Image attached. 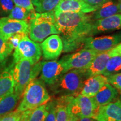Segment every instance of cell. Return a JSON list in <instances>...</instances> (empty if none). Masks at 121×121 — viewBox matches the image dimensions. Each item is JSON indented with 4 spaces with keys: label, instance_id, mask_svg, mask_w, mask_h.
Returning a JSON list of instances; mask_svg holds the SVG:
<instances>
[{
    "label": "cell",
    "instance_id": "obj_28",
    "mask_svg": "<svg viewBox=\"0 0 121 121\" xmlns=\"http://www.w3.org/2000/svg\"><path fill=\"white\" fill-rule=\"evenodd\" d=\"M23 112L17 109L13 110L11 112L0 117V121H21Z\"/></svg>",
    "mask_w": 121,
    "mask_h": 121
},
{
    "label": "cell",
    "instance_id": "obj_40",
    "mask_svg": "<svg viewBox=\"0 0 121 121\" xmlns=\"http://www.w3.org/2000/svg\"><path fill=\"white\" fill-rule=\"evenodd\" d=\"M119 100H121V95H120V98H119Z\"/></svg>",
    "mask_w": 121,
    "mask_h": 121
},
{
    "label": "cell",
    "instance_id": "obj_3",
    "mask_svg": "<svg viewBox=\"0 0 121 121\" xmlns=\"http://www.w3.org/2000/svg\"><path fill=\"white\" fill-rule=\"evenodd\" d=\"M54 10L46 13L35 12L29 20L30 38L35 42H42L52 34H58L55 24Z\"/></svg>",
    "mask_w": 121,
    "mask_h": 121
},
{
    "label": "cell",
    "instance_id": "obj_4",
    "mask_svg": "<svg viewBox=\"0 0 121 121\" xmlns=\"http://www.w3.org/2000/svg\"><path fill=\"white\" fill-rule=\"evenodd\" d=\"M22 98V100L16 108L20 112L33 110L48 103L51 99L44 83L40 79L37 78H35L29 83Z\"/></svg>",
    "mask_w": 121,
    "mask_h": 121
},
{
    "label": "cell",
    "instance_id": "obj_41",
    "mask_svg": "<svg viewBox=\"0 0 121 121\" xmlns=\"http://www.w3.org/2000/svg\"><path fill=\"white\" fill-rule=\"evenodd\" d=\"M0 117H1V116H0Z\"/></svg>",
    "mask_w": 121,
    "mask_h": 121
},
{
    "label": "cell",
    "instance_id": "obj_8",
    "mask_svg": "<svg viewBox=\"0 0 121 121\" xmlns=\"http://www.w3.org/2000/svg\"><path fill=\"white\" fill-rule=\"evenodd\" d=\"M69 71L63 58L60 60L42 61L40 80L44 84L52 85L63 74Z\"/></svg>",
    "mask_w": 121,
    "mask_h": 121
},
{
    "label": "cell",
    "instance_id": "obj_5",
    "mask_svg": "<svg viewBox=\"0 0 121 121\" xmlns=\"http://www.w3.org/2000/svg\"><path fill=\"white\" fill-rule=\"evenodd\" d=\"M13 75L14 81V92L20 99L25 87L41 71L42 62L33 65L29 60L21 59L13 64Z\"/></svg>",
    "mask_w": 121,
    "mask_h": 121
},
{
    "label": "cell",
    "instance_id": "obj_1",
    "mask_svg": "<svg viewBox=\"0 0 121 121\" xmlns=\"http://www.w3.org/2000/svg\"><path fill=\"white\" fill-rule=\"evenodd\" d=\"M86 13L61 12L55 13V24L63 43V51L72 52L84 46L90 36L92 15Z\"/></svg>",
    "mask_w": 121,
    "mask_h": 121
},
{
    "label": "cell",
    "instance_id": "obj_15",
    "mask_svg": "<svg viewBox=\"0 0 121 121\" xmlns=\"http://www.w3.org/2000/svg\"><path fill=\"white\" fill-rule=\"evenodd\" d=\"M96 10V8L89 5L83 0H61L54 9V12L55 13L61 12L89 13Z\"/></svg>",
    "mask_w": 121,
    "mask_h": 121
},
{
    "label": "cell",
    "instance_id": "obj_31",
    "mask_svg": "<svg viewBox=\"0 0 121 121\" xmlns=\"http://www.w3.org/2000/svg\"><path fill=\"white\" fill-rule=\"evenodd\" d=\"M14 6L13 0H0V10L4 15H9Z\"/></svg>",
    "mask_w": 121,
    "mask_h": 121
},
{
    "label": "cell",
    "instance_id": "obj_14",
    "mask_svg": "<svg viewBox=\"0 0 121 121\" xmlns=\"http://www.w3.org/2000/svg\"><path fill=\"white\" fill-rule=\"evenodd\" d=\"M98 121H121V100L100 106L94 118Z\"/></svg>",
    "mask_w": 121,
    "mask_h": 121
},
{
    "label": "cell",
    "instance_id": "obj_17",
    "mask_svg": "<svg viewBox=\"0 0 121 121\" xmlns=\"http://www.w3.org/2000/svg\"><path fill=\"white\" fill-rule=\"evenodd\" d=\"M107 82V78L104 75H98L90 77L85 82L80 94L87 97H94Z\"/></svg>",
    "mask_w": 121,
    "mask_h": 121
},
{
    "label": "cell",
    "instance_id": "obj_24",
    "mask_svg": "<svg viewBox=\"0 0 121 121\" xmlns=\"http://www.w3.org/2000/svg\"><path fill=\"white\" fill-rule=\"evenodd\" d=\"M57 112L56 121H67L69 116L67 96L58 97L57 100Z\"/></svg>",
    "mask_w": 121,
    "mask_h": 121
},
{
    "label": "cell",
    "instance_id": "obj_12",
    "mask_svg": "<svg viewBox=\"0 0 121 121\" xmlns=\"http://www.w3.org/2000/svg\"><path fill=\"white\" fill-rule=\"evenodd\" d=\"M40 47L45 60H56L63 51L62 40L60 35L52 34L42 42Z\"/></svg>",
    "mask_w": 121,
    "mask_h": 121
},
{
    "label": "cell",
    "instance_id": "obj_13",
    "mask_svg": "<svg viewBox=\"0 0 121 121\" xmlns=\"http://www.w3.org/2000/svg\"><path fill=\"white\" fill-rule=\"evenodd\" d=\"M119 30H121V15L116 14L93 22L90 36Z\"/></svg>",
    "mask_w": 121,
    "mask_h": 121
},
{
    "label": "cell",
    "instance_id": "obj_6",
    "mask_svg": "<svg viewBox=\"0 0 121 121\" xmlns=\"http://www.w3.org/2000/svg\"><path fill=\"white\" fill-rule=\"evenodd\" d=\"M69 112L78 118H94L100 106L94 97H87L79 94L75 96H67Z\"/></svg>",
    "mask_w": 121,
    "mask_h": 121
},
{
    "label": "cell",
    "instance_id": "obj_10",
    "mask_svg": "<svg viewBox=\"0 0 121 121\" xmlns=\"http://www.w3.org/2000/svg\"><path fill=\"white\" fill-rule=\"evenodd\" d=\"M98 53V52L93 49L83 48L73 54L65 56L62 58L69 71L73 69H87Z\"/></svg>",
    "mask_w": 121,
    "mask_h": 121
},
{
    "label": "cell",
    "instance_id": "obj_11",
    "mask_svg": "<svg viewBox=\"0 0 121 121\" xmlns=\"http://www.w3.org/2000/svg\"><path fill=\"white\" fill-rule=\"evenodd\" d=\"M29 23L25 20H17L4 17L0 19V34L6 39L16 33L29 34Z\"/></svg>",
    "mask_w": 121,
    "mask_h": 121
},
{
    "label": "cell",
    "instance_id": "obj_20",
    "mask_svg": "<svg viewBox=\"0 0 121 121\" xmlns=\"http://www.w3.org/2000/svg\"><path fill=\"white\" fill-rule=\"evenodd\" d=\"M120 13L118 2L108 1L100 6L92 15V19L99 20Z\"/></svg>",
    "mask_w": 121,
    "mask_h": 121
},
{
    "label": "cell",
    "instance_id": "obj_19",
    "mask_svg": "<svg viewBox=\"0 0 121 121\" xmlns=\"http://www.w3.org/2000/svg\"><path fill=\"white\" fill-rule=\"evenodd\" d=\"M13 65L0 72V98L14 91Z\"/></svg>",
    "mask_w": 121,
    "mask_h": 121
},
{
    "label": "cell",
    "instance_id": "obj_29",
    "mask_svg": "<svg viewBox=\"0 0 121 121\" xmlns=\"http://www.w3.org/2000/svg\"><path fill=\"white\" fill-rule=\"evenodd\" d=\"M108 83L112 85L121 94V72L107 77Z\"/></svg>",
    "mask_w": 121,
    "mask_h": 121
},
{
    "label": "cell",
    "instance_id": "obj_38",
    "mask_svg": "<svg viewBox=\"0 0 121 121\" xmlns=\"http://www.w3.org/2000/svg\"><path fill=\"white\" fill-rule=\"evenodd\" d=\"M78 117H76V116H74L73 114H72L71 113L69 112V118H68L67 121H78Z\"/></svg>",
    "mask_w": 121,
    "mask_h": 121
},
{
    "label": "cell",
    "instance_id": "obj_36",
    "mask_svg": "<svg viewBox=\"0 0 121 121\" xmlns=\"http://www.w3.org/2000/svg\"><path fill=\"white\" fill-rule=\"evenodd\" d=\"M31 111L32 110H26V111L23 112L21 121H29V118Z\"/></svg>",
    "mask_w": 121,
    "mask_h": 121
},
{
    "label": "cell",
    "instance_id": "obj_26",
    "mask_svg": "<svg viewBox=\"0 0 121 121\" xmlns=\"http://www.w3.org/2000/svg\"><path fill=\"white\" fill-rule=\"evenodd\" d=\"M34 13L35 11H30L24 7L15 5L13 10L9 14L8 17L11 19L27 20V19L30 20L31 15Z\"/></svg>",
    "mask_w": 121,
    "mask_h": 121
},
{
    "label": "cell",
    "instance_id": "obj_23",
    "mask_svg": "<svg viewBox=\"0 0 121 121\" xmlns=\"http://www.w3.org/2000/svg\"><path fill=\"white\" fill-rule=\"evenodd\" d=\"M121 71V55H113L109 60L102 75L108 77Z\"/></svg>",
    "mask_w": 121,
    "mask_h": 121
},
{
    "label": "cell",
    "instance_id": "obj_7",
    "mask_svg": "<svg viewBox=\"0 0 121 121\" xmlns=\"http://www.w3.org/2000/svg\"><path fill=\"white\" fill-rule=\"evenodd\" d=\"M42 56L40 45L31 40L28 35L24 36L14 49L13 64L21 59L27 60L34 65L39 61Z\"/></svg>",
    "mask_w": 121,
    "mask_h": 121
},
{
    "label": "cell",
    "instance_id": "obj_18",
    "mask_svg": "<svg viewBox=\"0 0 121 121\" xmlns=\"http://www.w3.org/2000/svg\"><path fill=\"white\" fill-rule=\"evenodd\" d=\"M118 94L117 89L107 82L94 96V98L98 105L102 106L114 102L117 99Z\"/></svg>",
    "mask_w": 121,
    "mask_h": 121
},
{
    "label": "cell",
    "instance_id": "obj_27",
    "mask_svg": "<svg viewBox=\"0 0 121 121\" xmlns=\"http://www.w3.org/2000/svg\"><path fill=\"white\" fill-rule=\"evenodd\" d=\"M13 49L6 39L0 34V62L4 61L11 53Z\"/></svg>",
    "mask_w": 121,
    "mask_h": 121
},
{
    "label": "cell",
    "instance_id": "obj_39",
    "mask_svg": "<svg viewBox=\"0 0 121 121\" xmlns=\"http://www.w3.org/2000/svg\"><path fill=\"white\" fill-rule=\"evenodd\" d=\"M118 4L119 11H120V13H121V0H118Z\"/></svg>",
    "mask_w": 121,
    "mask_h": 121
},
{
    "label": "cell",
    "instance_id": "obj_35",
    "mask_svg": "<svg viewBox=\"0 0 121 121\" xmlns=\"http://www.w3.org/2000/svg\"><path fill=\"white\" fill-rule=\"evenodd\" d=\"M111 50L113 55H121V43L118 44L117 46Z\"/></svg>",
    "mask_w": 121,
    "mask_h": 121
},
{
    "label": "cell",
    "instance_id": "obj_2",
    "mask_svg": "<svg viewBox=\"0 0 121 121\" xmlns=\"http://www.w3.org/2000/svg\"><path fill=\"white\" fill-rule=\"evenodd\" d=\"M86 79L85 69H71L51 85V90L58 97L77 96L80 94Z\"/></svg>",
    "mask_w": 121,
    "mask_h": 121
},
{
    "label": "cell",
    "instance_id": "obj_25",
    "mask_svg": "<svg viewBox=\"0 0 121 121\" xmlns=\"http://www.w3.org/2000/svg\"><path fill=\"white\" fill-rule=\"evenodd\" d=\"M48 111L49 105L48 102L33 109L30 114L29 121H44Z\"/></svg>",
    "mask_w": 121,
    "mask_h": 121
},
{
    "label": "cell",
    "instance_id": "obj_33",
    "mask_svg": "<svg viewBox=\"0 0 121 121\" xmlns=\"http://www.w3.org/2000/svg\"><path fill=\"white\" fill-rule=\"evenodd\" d=\"M15 5L24 7L31 11H35L34 6L31 0H13Z\"/></svg>",
    "mask_w": 121,
    "mask_h": 121
},
{
    "label": "cell",
    "instance_id": "obj_9",
    "mask_svg": "<svg viewBox=\"0 0 121 121\" xmlns=\"http://www.w3.org/2000/svg\"><path fill=\"white\" fill-rule=\"evenodd\" d=\"M120 43L121 31L103 37H89L86 39L83 47L84 48L93 49L100 53L111 50Z\"/></svg>",
    "mask_w": 121,
    "mask_h": 121
},
{
    "label": "cell",
    "instance_id": "obj_30",
    "mask_svg": "<svg viewBox=\"0 0 121 121\" xmlns=\"http://www.w3.org/2000/svg\"><path fill=\"white\" fill-rule=\"evenodd\" d=\"M57 100L48 102L49 111L44 121H56L57 112Z\"/></svg>",
    "mask_w": 121,
    "mask_h": 121
},
{
    "label": "cell",
    "instance_id": "obj_32",
    "mask_svg": "<svg viewBox=\"0 0 121 121\" xmlns=\"http://www.w3.org/2000/svg\"><path fill=\"white\" fill-rule=\"evenodd\" d=\"M26 35L28 34H24V33H16V34H13L7 39V42H8L10 46L13 50L16 48L22 38Z\"/></svg>",
    "mask_w": 121,
    "mask_h": 121
},
{
    "label": "cell",
    "instance_id": "obj_16",
    "mask_svg": "<svg viewBox=\"0 0 121 121\" xmlns=\"http://www.w3.org/2000/svg\"><path fill=\"white\" fill-rule=\"evenodd\" d=\"M113 54L112 50L103 52L98 53L95 56L89 67L85 69V75L87 78L98 75L104 72L109 60Z\"/></svg>",
    "mask_w": 121,
    "mask_h": 121
},
{
    "label": "cell",
    "instance_id": "obj_22",
    "mask_svg": "<svg viewBox=\"0 0 121 121\" xmlns=\"http://www.w3.org/2000/svg\"><path fill=\"white\" fill-rule=\"evenodd\" d=\"M61 0H31L35 10L38 13L53 11Z\"/></svg>",
    "mask_w": 121,
    "mask_h": 121
},
{
    "label": "cell",
    "instance_id": "obj_21",
    "mask_svg": "<svg viewBox=\"0 0 121 121\" xmlns=\"http://www.w3.org/2000/svg\"><path fill=\"white\" fill-rule=\"evenodd\" d=\"M20 99V98L14 91L0 98V116L15 110Z\"/></svg>",
    "mask_w": 121,
    "mask_h": 121
},
{
    "label": "cell",
    "instance_id": "obj_34",
    "mask_svg": "<svg viewBox=\"0 0 121 121\" xmlns=\"http://www.w3.org/2000/svg\"><path fill=\"white\" fill-rule=\"evenodd\" d=\"M83 1L89 5L96 8L97 10L102 4L109 0H83Z\"/></svg>",
    "mask_w": 121,
    "mask_h": 121
},
{
    "label": "cell",
    "instance_id": "obj_37",
    "mask_svg": "<svg viewBox=\"0 0 121 121\" xmlns=\"http://www.w3.org/2000/svg\"><path fill=\"white\" fill-rule=\"evenodd\" d=\"M78 121H98L95 118L91 117H83L78 118Z\"/></svg>",
    "mask_w": 121,
    "mask_h": 121
}]
</instances>
